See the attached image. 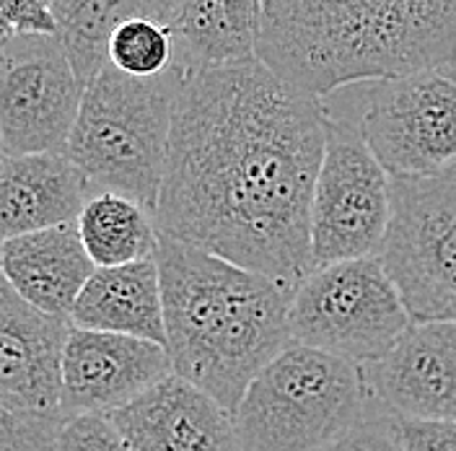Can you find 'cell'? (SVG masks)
Wrapping results in <instances>:
<instances>
[{
    "mask_svg": "<svg viewBox=\"0 0 456 451\" xmlns=\"http://www.w3.org/2000/svg\"><path fill=\"white\" fill-rule=\"evenodd\" d=\"M86 86L53 34L3 37L0 138L5 156L65 153Z\"/></svg>",
    "mask_w": 456,
    "mask_h": 451,
    "instance_id": "30bf717a",
    "label": "cell"
},
{
    "mask_svg": "<svg viewBox=\"0 0 456 451\" xmlns=\"http://www.w3.org/2000/svg\"><path fill=\"white\" fill-rule=\"evenodd\" d=\"M171 373L164 345L73 324L62 356V407L68 418L112 415Z\"/></svg>",
    "mask_w": 456,
    "mask_h": 451,
    "instance_id": "8fae6325",
    "label": "cell"
},
{
    "mask_svg": "<svg viewBox=\"0 0 456 451\" xmlns=\"http://www.w3.org/2000/svg\"><path fill=\"white\" fill-rule=\"evenodd\" d=\"M256 57L322 99L456 65V0H265Z\"/></svg>",
    "mask_w": 456,
    "mask_h": 451,
    "instance_id": "7a4b0ae2",
    "label": "cell"
},
{
    "mask_svg": "<svg viewBox=\"0 0 456 451\" xmlns=\"http://www.w3.org/2000/svg\"><path fill=\"white\" fill-rule=\"evenodd\" d=\"M366 368L290 342L233 413L241 451H322L369 415Z\"/></svg>",
    "mask_w": 456,
    "mask_h": 451,
    "instance_id": "5b68a950",
    "label": "cell"
},
{
    "mask_svg": "<svg viewBox=\"0 0 456 451\" xmlns=\"http://www.w3.org/2000/svg\"><path fill=\"white\" fill-rule=\"evenodd\" d=\"M57 451H130L107 415H76L60 433Z\"/></svg>",
    "mask_w": 456,
    "mask_h": 451,
    "instance_id": "603a6c76",
    "label": "cell"
},
{
    "mask_svg": "<svg viewBox=\"0 0 456 451\" xmlns=\"http://www.w3.org/2000/svg\"><path fill=\"white\" fill-rule=\"evenodd\" d=\"M96 273L78 224L31 231L3 242V281L34 309L70 316Z\"/></svg>",
    "mask_w": 456,
    "mask_h": 451,
    "instance_id": "9a60e30c",
    "label": "cell"
},
{
    "mask_svg": "<svg viewBox=\"0 0 456 451\" xmlns=\"http://www.w3.org/2000/svg\"><path fill=\"white\" fill-rule=\"evenodd\" d=\"M330 112L259 57L187 70L156 205L159 234L298 285L314 273L312 202Z\"/></svg>",
    "mask_w": 456,
    "mask_h": 451,
    "instance_id": "6da1fadb",
    "label": "cell"
},
{
    "mask_svg": "<svg viewBox=\"0 0 456 451\" xmlns=\"http://www.w3.org/2000/svg\"><path fill=\"white\" fill-rule=\"evenodd\" d=\"M70 322L81 330L130 335L167 348L164 288L156 257L119 267H96L73 307Z\"/></svg>",
    "mask_w": 456,
    "mask_h": 451,
    "instance_id": "e0dca14e",
    "label": "cell"
},
{
    "mask_svg": "<svg viewBox=\"0 0 456 451\" xmlns=\"http://www.w3.org/2000/svg\"><path fill=\"white\" fill-rule=\"evenodd\" d=\"M70 316L34 309L8 283L0 288V410L13 415H68L62 356Z\"/></svg>",
    "mask_w": 456,
    "mask_h": 451,
    "instance_id": "7c38bea8",
    "label": "cell"
},
{
    "mask_svg": "<svg viewBox=\"0 0 456 451\" xmlns=\"http://www.w3.org/2000/svg\"><path fill=\"white\" fill-rule=\"evenodd\" d=\"M412 322L381 257L314 270L296 285L288 311L293 342L363 368L384 361Z\"/></svg>",
    "mask_w": 456,
    "mask_h": 451,
    "instance_id": "8992f818",
    "label": "cell"
},
{
    "mask_svg": "<svg viewBox=\"0 0 456 451\" xmlns=\"http://www.w3.org/2000/svg\"><path fill=\"white\" fill-rule=\"evenodd\" d=\"M107 418L130 451H241L233 413L176 373Z\"/></svg>",
    "mask_w": 456,
    "mask_h": 451,
    "instance_id": "5bb4252c",
    "label": "cell"
},
{
    "mask_svg": "<svg viewBox=\"0 0 456 451\" xmlns=\"http://www.w3.org/2000/svg\"><path fill=\"white\" fill-rule=\"evenodd\" d=\"M265 0H179L171 16L176 65L224 68L255 60Z\"/></svg>",
    "mask_w": 456,
    "mask_h": 451,
    "instance_id": "ac0fdd59",
    "label": "cell"
},
{
    "mask_svg": "<svg viewBox=\"0 0 456 451\" xmlns=\"http://www.w3.org/2000/svg\"><path fill=\"white\" fill-rule=\"evenodd\" d=\"M156 262L174 373L236 413L262 368L293 342L296 288L164 234Z\"/></svg>",
    "mask_w": 456,
    "mask_h": 451,
    "instance_id": "3957f363",
    "label": "cell"
},
{
    "mask_svg": "<svg viewBox=\"0 0 456 451\" xmlns=\"http://www.w3.org/2000/svg\"><path fill=\"white\" fill-rule=\"evenodd\" d=\"M110 65L133 78H159L176 65L174 34L153 19H130L110 39Z\"/></svg>",
    "mask_w": 456,
    "mask_h": 451,
    "instance_id": "44dd1931",
    "label": "cell"
},
{
    "mask_svg": "<svg viewBox=\"0 0 456 451\" xmlns=\"http://www.w3.org/2000/svg\"><path fill=\"white\" fill-rule=\"evenodd\" d=\"M322 451H404L395 415H366Z\"/></svg>",
    "mask_w": 456,
    "mask_h": 451,
    "instance_id": "cb8c5ba5",
    "label": "cell"
},
{
    "mask_svg": "<svg viewBox=\"0 0 456 451\" xmlns=\"http://www.w3.org/2000/svg\"><path fill=\"white\" fill-rule=\"evenodd\" d=\"M366 379L395 418L456 421V322H412L384 361L366 366Z\"/></svg>",
    "mask_w": 456,
    "mask_h": 451,
    "instance_id": "4fadbf2b",
    "label": "cell"
},
{
    "mask_svg": "<svg viewBox=\"0 0 456 451\" xmlns=\"http://www.w3.org/2000/svg\"><path fill=\"white\" fill-rule=\"evenodd\" d=\"M395 218L381 262L415 322H456V169L395 179Z\"/></svg>",
    "mask_w": 456,
    "mask_h": 451,
    "instance_id": "9c48e42d",
    "label": "cell"
},
{
    "mask_svg": "<svg viewBox=\"0 0 456 451\" xmlns=\"http://www.w3.org/2000/svg\"><path fill=\"white\" fill-rule=\"evenodd\" d=\"M78 234L96 267H119L151 259L159 252L156 216L117 193L88 195L78 216Z\"/></svg>",
    "mask_w": 456,
    "mask_h": 451,
    "instance_id": "ffe728a7",
    "label": "cell"
},
{
    "mask_svg": "<svg viewBox=\"0 0 456 451\" xmlns=\"http://www.w3.org/2000/svg\"><path fill=\"white\" fill-rule=\"evenodd\" d=\"M404 451H456V421H407L397 418Z\"/></svg>",
    "mask_w": 456,
    "mask_h": 451,
    "instance_id": "484cf974",
    "label": "cell"
},
{
    "mask_svg": "<svg viewBox=\"0 0 456 451\" xmlns=\"http://www.w3.org/2000/svg\"><path fill=\"white\" fill-rule=\"evenodd\" d=\"M184 76L187 70L174 65L159 78H133L107 62L86 86L65 156L84 174L88 195L117 193L156 216Z\"/></svg>",
    "mask_w": 456,
    "mask_h": 451,
    "instance_id": "277c9868",
    "label": "cell"
},
{
    "mask_svg": "<svg viewBox=\"0 0 456 451\" xmlns=\"http://www.w3.org/2000/svg\"><path fill=\"white\" fill-rule=\"evenodd\" d=\"M68 415H0V451H57Z\"/></svg>",
    "mask_w": 456,
    "mask_h": 451,
    "instance_id": "7402d4cb",
    "label": "cell"
},
{
    "mask_svg": "<svg viewBox=\"0 0 456 451\" xmlns=\"http://www.w3.org/2000/svg\"><path fill=\"white\" fill-rule=\"evenodd\" d=\"M179 0H55V37L70 57L81 84L88 86L110 62V39L130 19L171 24Z\"/></svg>",
    "mask_w": 456,
    "mask_h": 451,
    "instance_id": "d6986e66",
    "label": "cell"
},
{
    "mask_svg": "<svg viewBox=\"0 0 456 451\" xmlns=\"http://www.w3.org/2000/svg\"><path fill=\"white\" fill-rule=\"evenodd\" d=\"M355 127L395 179H428L454 171V68H430L369 84Z\"/></svg>",
    "mask_w": 456,
    "mask_h": 451,
    "instance_id": "ba28073f",
    "label": "cell"
},
{
    "mask_svg": "<svg viewBox=\"0 0 456 451\" xmlns=\"http://www.w3.org/2000/svg\"><path fill=\"white\" fill-rule=\"evenodd\" d=\"M88 200L84 174L65 153L5 156L0 164V234L3 242L78 224Z\"/></svg>",
    "mask_w": 456,
    "mask_h": 451,
    "instance_id": "2e32d148",
    "label": "cell"
},
{
    "mask_svg": "<svg viewBox=\"0 0 456 451\" xmlns=\"http://www.w3.org/2000/svg\"><path fill=\"white\" fill-rule=\"evenodd\" d=\"M454 73H456V65H454Z\"/></svg>",
    "mask_w": 456,
    "mask_h": 451,
    "instance_id": "4316f807",
    "label": "cell"
},
{
    "mask_svg": "<svg viewBox=\"0 0 456 451\" xmlns=\"http://www.w3.org/2000/svg\"><path fill=\"white\" fill-rule=\"evenodd\" d=\"M395 218L392 176L358 127L330 119V141L312 202L314 270L381 257Z\"/></svg>",
    "mask_w": 456,
    "mask_h": 451,
    "instance_id": "52a82bcc",
    "label": "cell"
},
{
    "mask_svg": "<svg viewBox=\"0 0 456 451\" xmlns=\"http://www.w3.org/2000/svg\"><path fill=\"white\" fill-rule=\"evenodd\" d=\"M55 0H0L3 37L11 34H53L55 37Z\"/></svg>",
    "mask_w": 456,
    "mask_h": 451,
    "instance_id": "d4e9b609",
    "label": "cell"
}]
</instances>
